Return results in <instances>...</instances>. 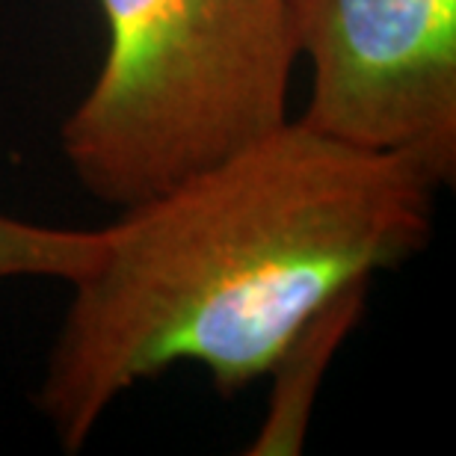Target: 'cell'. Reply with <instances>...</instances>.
Listing matches in <instances>:
<instances>
[{"label": "cell", "instance_id": "6da1fadb", "mask_svg": "<svg viewBox=\"0 0 456 456\" xmlns=\"http://www.w3.org/2000/svg\"><path fill=\"white\" fill-rule=\"evenodd\" d=\"M436 181L299 118L122 208L45 362L42 415L77 453L127 388L178 362L220 395L267 377L335 294L424 249Z\"/></svg>", "mask_w": 456, "mask_h": 456}, {"label": "cell", "instance_id": "7a4b0ae2", "mask_svg": "<svg viewBox=\"0 0 456 456\" xmlns=\"http://www.w3.org/2000/svg\"><path fill=\"white\" fill-rule=\"evenodd\" d=\"M102 69L62 122L66 163L113 208L142 202L288 122V0H98Z\"/></svg>", "mask_w": 456, "mask_h": 456}, {"label": "cell", "instance_id": "3957f363", "mask_svg": "<svg viewBox=\"0 0 456 456\" xmlns=\"http://www.w3.org/2000/svg\"><path fill=\"white\" fill-rule=\"evenodd\" d=\"M312 62L299 122L335 142L456 175V0H288Z\"/></svg>", "mask_w": 456, "mask_h": 456}, {"label": "cell", "instance_id": "277c9868", "mask_svg": "<svg viewBox=\"0 0 456 456\" xmlns=\"http://www.w3.org/2000/svg\"><path fill=\"white\" fill-rule=\"evenodd\" d=\"M370 281H355L321 305L290 341L281 346L276 362L270 364L273 391L267 418L246 448L249 456H297L303 453L308 418H312L314 397L321 391L326 368L344 344L353 326L364 312Z\"/></svg>", "mask_w": 456, "mask_h": 456}, {"label": "cell", "instance_id": "5b68a950", "mask_svg": "<svg viewBox=\"0 0 456 456\" xmlns=\"http://www.w3.org/2000/svg\"><path fill=\"white\" fill-rule=\"evenodd\" d=\"M104 246V228H53L0 214V281H77Z\"/></svg>", "mask_w": 456, "mask_h": 456}]
</instances>
